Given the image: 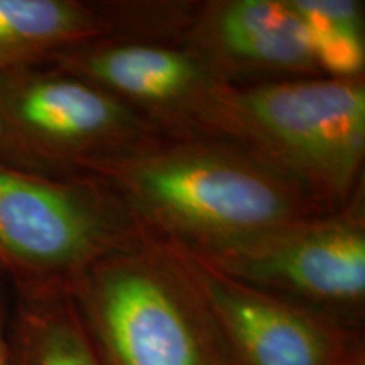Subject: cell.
Returning <instances> with one entry per match:
<instances>
[{"label":"cell","mask_w":365,"mask_h":365,"mask_svg":"<svg viewBox=\"0 0 365 365\" xmlns=\"http://www.w3.org/2000/svg\"><path fill=\"white\" fill-rule=\"evenodd\" d=\"M178 43L228 83L322 76L308 27L291 0L195 2Z\"/></svg>","instance_id":"obj_9"},{"label":"cell","mask_w":365,"mask_h":365,"mask_svg":"<svg viewBox=\"0 0 365 365\" xmlns=\"http://www.w3.org/2000/svg\"><path fill=\"white\" fill-rule=\"evenodd\" d=\"M202 135L245 149L336 212L364 190L365 81L307 76L225 83Z\"/></svg>","instance_id":"obj_2"},{"label":"cell","mask_w":365,"mask_h":365,"mask_svg":"<svg viewBox=\"0 0 365 365\" xmlns=\"http://www.w3.org/2000/svg\"><path fill=\"white\" fill-rule=\"evenodd\" d=\"M309 38H312V51L319 75L336 80L364 78V34L327 29L309 31Z\"/></svg>","instance_id":"obj_12"},{"label":"cell","mask_w":365,"mask_h":365,"mask_svg":"<svg viewBox=\"0 0 365 365\" xmlns=\"http://www.w3.org/2000/svg\"><path fill=\"white\" fill-rule=\"evenodd\" d=\"M0 143H2V124H0Z\"/></svg>","instance_id":"obj_15"},{"label":"cell","mask_w":365,"mask_h":365,"mask_svg":"<svg viewBox=\"0 0 365 365\" xmlns=\"http://www.w3.org/2000/svg\"><path fill=\"white\" fill-rule=\"evenodd\" d=\"M2 143L27 161L73 178L80 164L117 156L158 132L107 91L58 70L0 75Z\"/></svg>","instance_id":"obj_6"},{"label":"cell","mask_w":365,"mask_h":365,"mask_svg":"<svg viewBox=\"0 0 365 365\" xmlns=\"http://www.w3.org/2000/svg\"><path fill=\"white\" fill-rule=\"evenodd\" d=\"M364 203V190H360L352 202L336 212L303 218L242 239L180 249L244 284L362 330Z\"/></svg>","instance_id":"obj_5"},{"label":"cell","mask_w":365,"mask_h":365,"mask_svg":"<svg viewBox=\"0 0 365 365\" xmlns=\"http://www.w3.org/2000/svg\"><path fill=\"white\" fill-rule=\"evenodd\" d=\"M71 296L103 365H228L180 255L145 232L95 262Z\"/></svg>","instance_id":"obj_3"},{"label":"cell","mask_w":365,"mask_h":365,"mask_svg":"<svg viewBox=\"0 0 365 365\" xmlns=\"http://www.w3.org/2000/svg\"><path fill=\"white\" fill-rule=\"evenodd\" d=\"M309 31L364 34V4L352 0H291Z\"/></svg>","instance_id":"obj_13"},{"label":"cell","mask_w":365,"mask_h":365,"mask_svg":"<svg viewBox=\"0 0 365 365\" xmlns=\"http://www.w3.org/2000/svg\"><path fill=\"white\" fill-rule=\"evenodd\" d=\"M19 365H103L71 294L26 296Z\"/></svg>","instance_id":"obj_11"},{"label":"cell","mask_w":365,"mask_h":365,"mask_svg":"<svg viewBox=\"0 0 365 365\" xmlns=\"http://www.w3.org/2000/svg\"><path fill=\"white\" fill-rule=\"evenodd\" d=\"M171 247L212 314L228 365H365L360 328L244 284Z\"/></svg>","instance_id":"obj_7"},{"label":"cell","mask_w":365,"mask_h":365,"mask_svg":"<svg viewBox=\"0 0 365 365\" xmlns=\"http://www.w3.org/2000/svg\"><path fill=\"white\" fill-rule=\"evenodd\" d=\"M11 349L6 339V327H4V313L0 308V365H12Z\"/></svg>","instance_id":"obj_14"},{"label":"cell","mask_w":365,"mask_h":365,"mask_svg":"<svg viewBox=\"0 0 365 365\" xmlns=\"http://www.w3.org/2000/svg\"><path fill=\"white\" fill-rule=\"evenodd\" d=\"M188 2L0 0V75L100 39L175 41Z\"/></svg>","instance_id":"obj_10"},{"label":"cell","mask_w":365,"mask_h":365,"mask_svg":"<svg viewBox=\"0 0 365 365\" xmlns=\"http://www.w3.org/2000/svg\"><path fill=\"white\" fill-rule=\"evenodd\" d=\"M150 237L182 249L235 240L328 213L298 182L213 135H156L80 164Z\"/></svg>","instance_id":"obj_1"},{"label":"cell","mask_w":365,"mask_h":365,"mask_svg":"<svg viewBox=\"0 0 365 365\" xmlns=\"http://www.w3.org/2000/svg\"><path fill=\"white\" fill-rule=\"evenodd\" d=\"M140 235L97 182L0 163V264L26 296L71 294L95 262Z\"/></svg>","instance_id":"obj_4"},{"label":"cell","mask_w":365,"mask_h":365,"mask_svg":"<svg viewBox=\"0 0 365 365\" xmlns=\"http://www.w3.org/2000/svg\"><path fill=\"white\" fill-rule=\"evenodd\" d=\"M51 63L107 91L164 137L202 135L213 100L228 83L202 56L171 41L100 39Z\"/></svg>","instance_id":"obj_8"}]
</instances>
